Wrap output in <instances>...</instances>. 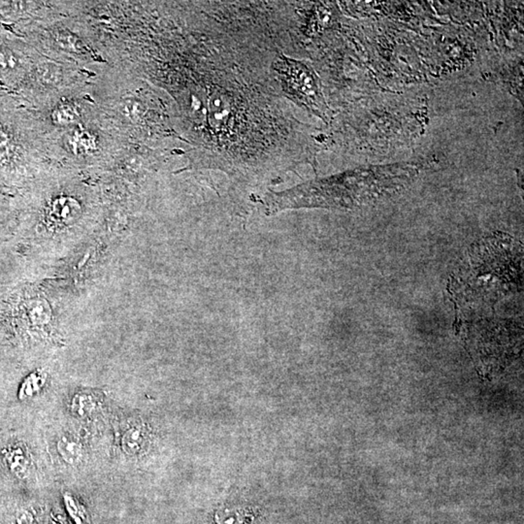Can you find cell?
<instances>
[{"instance_id": "obj_2", "label": "cell", "mask_w": 524, "mask_h": 524, "mask_svg": "<svg viewBox=\"0 0 524 524\" xmlns=\"http://www.w3.org/2000/svg\"><path fill=\"white\" fill-rule=\"evenodd\" d=\"M4 462L11 473L19 479L27 478L32 469V458L23 444H11L4 448Z\"/></svg>"}, {"instance_id": "obj_6", "label": "cell", "mask_w": 524, "mask_h": 524, "mask_svg": "<svg viewBox=\"0 0 524 524\" xmlns=\"http://www.w3.org/2000/svg\"><path fill=\"white\" fill-rule=\"evenodd\" d=\"M145 432L138 424H130L124 430L122 435V448L126 453L134 455L139 453L145 445Z\"/></svg>"}, {"instance_id": "obj_4", "label": "cell", "mask_w": 524, "mask_h": 524, "mask_svg": "<svg viewBox=\"0 0 524 524\" xmlns=\"http://www.w3.org/2000/svg\"><path fill=\"white\" fill-rule=\"evenodd\" d=\"M81 207L76 201L70 197H60L52 204V218L56 222L67 223L78 218Z\"/></svg>"}, {"instance_id": "obj_8", "label": "cell", "mask_w": 524, "mask_h": 524, "mask_svg": "<svg viewBox=\"0 0 524 524\" xmlns=\"http://www.w3.org/2000/svg\"><path fill=\"white\" fill-rule=\"evenodd\" d=\"M43 384L44 380L41 376H39L38 374H32V375L28 376L25 382L23 383L20 391H19V396L21 399L30 398L39 391Z\"/></svg>"}, {"instance_id": "obj_5", "label": "cell", "mask_w": 524, "mask_h": 524, "mask_svg": "<svg viewBox=\"0 0 524 524\" xmlns=\"http://www.w3.org/2000/svg\"><path fill=\"white\" fill-rule=\"evenodd\" d=\"M98 403V398L95 394L89 391H81L73 396L70 407L75 417L87 418L95 412Z\"/></svg>"}, {"instance_id": "obj_1", "label": "cell", "mask_w": 524, "mask_h": 524, "mask_svg": "<svg viewBox=\"0 0 524 524\" xmlns=\"http://www.w3.org/2000/svg\"><path fill=\"white\" fill-rule=\"evenodd\" d=\"M273 68L277 80L286 95L291 96L298 104L323 117L326 105L316 77L307 65L281 56L274 63Z\"/></svg>"}, {"instance_id": "obj_7", "label": "cell", "mask_w": 524, "mask_h": 524, "mask_svg": "<svg viewBox=\"0 0 524 524\" xmlns=\"http://www.w3.org/2000/svg\"><path fill=\"white\" fill-rule=\"evenodd\" d=\"M27 317L34 326H44L50 323L51 310L44 299H34L27 304Z\"/></svg>"}, {"instance_id": "obj_3", "label": "cell", "mask_w": 524, "mask_h": 524, "mask_svg": "<svg viewBox=\"0 0 524 524\" xmlns=\"http://www.w3.org/2000/svg\"><path fill=\"white\" fill-rule=\"evenodd\" d=\"M56 451L62 462L68 465L79 464L84 457V446L77 437L65 434L56 442Z\"/></svg>"}]
</instances>
